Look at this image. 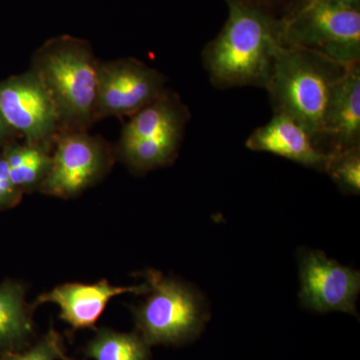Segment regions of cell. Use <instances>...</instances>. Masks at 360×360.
<instances>
[{
	"mask_svg": "<svg viewBox=\"0 0 360 360\" xmlns=\"http://www.w3.org/2000/svg\"><path fill=\"white\" fill-rule=\"evenodd\" d=\"M252 151L283 156L304 167L326 169L328 155L315 146L311 135L290 116L274 113L269 123L255 129L245 142Z\"/></svg>",
	"mask_w": 360,
	"mask_h": 360,
	"instance_id": "12",
	"label": "cell"
},
{
	"mask_svg": "<svg viewBox=\"0 0 360 360\" xmlns=\"http://www.w3.org/2000/svg\"><path fill=\"white\" fill-rule=\"evenodd\" d=\"M9 129H11V127L0 117V139H4V135L7 134Z\"/></svg>",
	"mask_w": 360,
	"mask_h": 360,
	"instance_id": "21",
	"label": "cell"
},
{
	"mask_svg": "<svg viewBox=\"0 0 360 360\" xmlns=\"http://www.w3.org/2000/svg\"><path fill=\"white\" fill-rule=\"evenodd\" d=\"M226 1L229 18L203 51V65L217 89H265L283 47L281 22L245 0Z\"/></svg>",
	"mask_w": 360,
	"mask_h": 360,
	"instance_id": "1",
	"label": "cell"
},
{
	"mask_svg": "<svg viewBox=\"0 0 360 360\" xmlns=\"http://www.w3.org/2000/svg\"><path fill=\"white\" fill-rule=\"evenodd\" d=\"M63 354L65 350L60 335L51 329L32 347L23 352H11L2 360H58Z\"/></svg>",
	"mask_w": 360,
	"mask_h": 360,
	"instance_id": "18",
	"label": "cell"
},
{
	"mask_svg": "<svg viewBox=\"0 0 360 360\" xmlns=\"http://www.w3.org/2000/svg\"><path fill=\"white\" fill-rule=\"evenodd\" d=\"M148 291L146 283L136 286H115L106 279L96 283H65L39 295L37 304H56L63 321L71 328L84 329L94 326L108 303L116 296L124 293L143 295Z\"/></svg>",
	"mask_w": 360,
	"mask_h": 360,
	"instance_id": "11",
	"label": "cell"
},
{
	"mask_svg": "<svg viewBox=\"0 0 360 360\" xmlns=\"http://www.w3.org/2000/svg\"><path fill=\"white\" fill-rule=\"evenodd\" d=\"M97 65L89 47L72 39L49 42L34 71L51 92L59 118L84 125L96 118Z\"/></svg>",
	"mask_w": 360,
	"mask_h": 360,
	"instance_id": "3",
	"label": "cell"
},
{
	"mask_svg": "<svg viewBox=\"0 0 360 360\" xmlns=\"http://www.w3.org/2000/svg\"><path fill=\"white\" fill-rule=\"evenodd\" d=\"M284 47L317 52L345 65L360 63L359 8L331 0H303L281 21Z\"/></svg>",
	"mask_w": 360,
	"mask_h": 360,
	"instance_id": "4",
	"label": "cell"
},
{
	"mask_svg": "<svg viewBox=\"0 0 360 360\" xmlns=\"http://www.w3.org/2000/svg\"><path fill=\"white\" fill-rule=\"evenodd\" d=\"M300 269V296L304 307L317 312L357 314L355 302L360 290L359 271L329 259L319 251L303 255Z\"/></svg>",
	"mask_w": 360,
	"mask_h": 360,
	"instance_id": "8",
	"label": "cell"
},
{
	"mask_svg": "<svg viewBox=\"0 0 360 360\" xmlns=\"http://www.w3.org/2000/svg\"><path fill=\"white\" fill-rule=\"evenodd\" d=\"M105 168V150L98 141L86 134H66L59 139L40 191L56 198H71L94 184Z\"/></svg>",
	"mask_w": 360,
	"mask_h": 360,
	"instance_id": "9",
	"label": "cell"
},
{
	"mask_svg": "<svg viewBox=\"0 0 360 360\" xmlns=\"http://www.w3.org/2000/svg\"><path fill=\"white\" fill-rule=\"evenodd\" d=\"M331 1L336 2V4H342V6L354 7V8H359V0H331Z\"/></svg>",
	"mask_w": 360,
	"mask_h": 360,
	"instance_id": "20",
	"label": "cell"
},
{
	"mask_svg": "<svg viewBox=\"0 0 360 360\" xmlns=\"http://www.w3.org/2000/svg\"><path fill=\"white\" fill-rule=\"evenodd\" d=\"M161 73L135 59L97 65L96 118L136 113L165 90Z\"/></svg>",
	"mask_w": 360,
	"mask_h": 360,
	"instance_id": "6",
	"label": "cell"
},
{
	"mask_svg": "<svg viewBox=\"0 0 360 360\" xmlns=\"http://www.w3.org/2000/svg\"><path fill=\"white\" fill-rule=\"evenodd\" d=\"M94 360H149V345L137 333L101 328L85 349Z\"/></svg>",
	"mask_w": 360,
	"mask_h": 360,
	"instance_id": "15",
	"label": "cell"
},
{
	"mask_svg": "<svg viewBox=\"0 0 360 360\" xmlns=\"http://www.w3.org/2000/svg\"><path fill=\"white\" fill-rule=\"evenodd\" d=\"M348 65L317 52L283 45L265 87L274 113L302 124L316 146L331 89Z\"/></svg>",
	"mask_w": 360,
	"mask_h": 360,
	"instance_id": "2",
	"label": "cell"
},
{
	"mask_svg": "<svg viewBox=\"0 0 360 360\" xmlns=\"http://www.w3.org/2000/svg\"><path fill=\"white\" fill-rule=\"evenodd\" d=\"M317 148L335 155L360 146V65H348L331 89Z\"/></svg>",
	"mask_w": 360,
	"mask_h": 360,
	"instance_id": "10",
	"label": "cell"
},
{
	"mask_svg": "<svg viewBox=\"0 0 360 360\" xmlns=\"http://www.w3.org/2000/svg\"><path fill=\"white\" fill-rule=\"evenodd\" d=\"M189 111L175 94L165 91L132 116L123 129L120 142L156 139L184 132Z\"/></svg>",
	"mask_w": 360,
	"mask_h": 360,
	"instance_id": "13",
	"label": "cell"
},
{
	"mask_svg": "<svg viewBox=\"0 0 360 360\" xmlns=\"http://www.w3.org/2000/svg\"><path fill=\"white\" fill-rule=\"evenodd\" d=\"M60 360H75V359H70V357H68V355H66L65 354H63V355H61Z\"/></svg>",
	"mask_w": 360,
	"mask_h": 360,
	"instance_id": "22",
	"label": "cell"
},
{
	"mask_svg": "<svg viewBox=\"0 0 360 360\" xmlns=\"http://www.w3.org/2000/svg\"><path fill=\"white\" fill-rule=\"evenodd\" d=\"M34 333L32 309L20 283L0 284V352L11 354L28 342Z\"/></svg>",
	"mask_w": 360,
	"mask_h": 360,
	"instance_id": "14",
	"label": "cell"
},
{
	"mask_svg": "<svg viewBox=\"0 0 360 360\" xmlns=\"http://www.w3.org/2000/svg\"><path fill=\"white\" fill-rule=\"evenodd\" d=\"M324 172L347 193L360 191V146L329 155Z\"/></svg>",
	"mask_w": 360,
	"mask_h": 360,
	"instance_id": "17",
	"label": "cell"
},
{
	"mask_svg": "<svg viewBox=\"0 0 360 360\" xmlns=\"http://www.w3.org/2000/svg\"><path fill=\"white\" fill-rule=\"evenodd\" d=\"M148 298L134 309L137 333L151 347L193 340L205 324V310L191 288L155 270L144 272Z\"/></svg>",
	"mask_w": 360,
	"mask_h": 360,
	"instance_id": "5",
	"label": "cell"
},
{
	"mask_svg": "<svg viewBox=\"0 0 360 360\" xmlns=\"http://www.w3.org/2000/svg\"><path fill=\"white\" fill-rule=\"evenodd\" d=\"M0 117L25 135L28 143L39 146L60 120L51 92L35 71L0 84Z\"/></svg>",
	"mask_w": 360,
	"mask_h": 360,
	"instance_id": "7",
	"label": "cell"
},
{
	"mask_svg": "<svg viewBox=\"0 0 360 360\" xmlns=\"http://www.w3.org/2000/svg\"><path fill=\"white\" fill-rule=\"evenodd\" d=\"M4 158L11 181L20 191L40 186L51 165V156L39 144L16 146L9 149Z\"/></svg>",
	"mask_w": 360,
	"mask_h": 360,
	"instance_id": "16",
	"label": "cell"
},
{
	"mask_svg": "<svg viewBox=\"0 0 360 360\" xmlns=\"http://www.w3.org/2000/svg\"><path fill=\"white\" fill-rule=\"evenodd\" d=\"M20 193V189L11 181L6 158H0V207L13 205L18 200Z\"/></svg>",
	"mask_w": 360,
	"mask_h": 360,
	"instance_id": "19",
	"label": "cell"
}]
</instances>
